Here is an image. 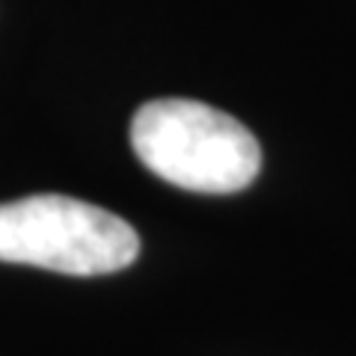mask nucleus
I'll return each instance as SVG.
<instances>
[{"label": "nucleus", "instance_id": "f257e3e1", "mask_svg": "<svg viewBox=\"0 0 356 356\" xmlns=\"http://www.w3.org/2000/svg\"><path fill=\"white\" fill-rule=\"evenodd\" d=\"M131 146L149 172L193 193H238L261 170L255 134L193 98L143 104L131 119Z\"/></svg>", "mask_w": 356, "mask_h": 356}, {"label": "nucleus", "instance_id": "f03ea898", "mask_svg": "<svg viewBox=\"0 0 356 356\" xmlns=\"http://www.w3.org/2000/svg\"><path fill=\"white\" fill-rule=\"evenodd\" d=\"M140 255L131 222L107 208L63 193L0 202V261L69 276L125 270Z\"/></svg>", "mask_w": 356, "mask_h": 356}]
</instances>
